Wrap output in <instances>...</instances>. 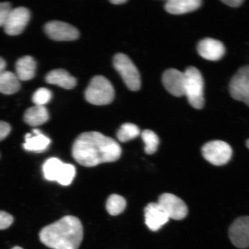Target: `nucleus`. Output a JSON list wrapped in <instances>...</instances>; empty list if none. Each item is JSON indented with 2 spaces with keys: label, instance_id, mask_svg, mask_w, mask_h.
<instances>
[{
  "label": "nucleus",
  "instance_id": "f257e3e1",
  "mask_svg": "<svg viewBox=\"0 0 249 249\" xmlns=\"http://www.w3.org/2000/svg\"><path fill=\"white\" fill-rule=\"evenodd\" d=\"M71 153L78 163L90 167L119 160L121 148L114 139L98 132H89L77 137Z\"/></svg>",
  "mask_w": 249,
  "mask_h": 249
},
{
  "label": "nucleus",
  "instance_id": "f03ea898",
  "mask_svg": "<svg viewBox=\"0 0 249 249\" xmlns=\"http://www.w3.org/2000/svg\"><path fill=\"white\" fill-rule=\"evenodd\" d=\"M39 238L50 248L78 249L83 238L82 224L75 216H64L43 228Z\"/></svg>",
  "mask_w": 249,
  "mask_h": 249
},
{
  "label": "nucleus",
  "instance_id": "7ed1b4c3",
  "mask_svg": "<svg viewBox=\"0 0 249 249\" xmlns=\"http://www.w3.org/2000/svg\"><path fill=\"white\" fill-rule=\"evenodd\" d=\"M185 74V95L189 104L196 109H201L204 105V79L197 68H187Z\"/></svg>",
  "mask_w": 249,
  "mask_h": 249
},
{
  "label": "nucleus",
  "instance_id": "20e7f679",
  "mask_svg": "<svg viewBox=\"0 0 249 249\" xmlns=\"http://www.w3.org/2000/svg\"><path fill=\"white\" fill-rule=\"evenodd\" d=\"M115 96L113 85L102 76L93 77L85 91L86 101L92 105L101 106L111 104Z\"/></svg>",
  "mask_w": 249,
  "mask_h": 249
},
{
  "label": "nucleus",
  "instance_id": "39448f33",
  "mask_svg": "<svg viewBox=\"0 0 249 249\" xmlns=\"http://www.w3.org/2000/svg\"><path fill=\"white\" fill-rule=\"evenodd\" d=\"M113 65L127 88L133 91L140 89L141 87V77L139 71L126 55L123 53L115 55Z\"/></svg>",
  "mask_w": 249,
  "mask_h": 249
},
{
  "label": "nucleus",
  "instance_id": "423d86ee",
  "mask_svg": "<svg viewBox=\"0 0 249 249\" xmlns=\"http://www.w3.org/2000/svg\"><path fill=\"white\" fill-rule=\"evenodd\" d=\"M203 157L215 166H223L231 160L232 150L228 143L214 140L206 143L202 148Z\"/></svg>",
  "mask_w": 249,
  "mask_h": 249
},
{
  "label": "nucleus",
  "instance_id": "0eeeda50",
  "mask_svg": "<svg viewBox=\"0 0 249 249\" xmlns=\"http://www.w3.org/2000/svg\"><path fill=\"white\" fill-rule=\"evenodd\" d=\"M230 93L235 100L244 102L249 107V65L240 68L233 76Z\"/></svg>",
  "mask_w": 249,
  "mask_h": 249
},
{
  "label": "nucleus",
  "instance_id": "6e6552de",
  "mask_svg": "<svg viewBox=\"0 0 249 249\" xmlns=\"http://www.w3.org/2000/svg\"><path fill=\"white\" fill-rule=\"evenodd\" d=\"M30 18L29 9L24 7L12 9L3 26L5 33L11 36L19 35L29 23Z\"/></svg>",
  "mask_w": 249,
  "mask_h": 249
},
{
  "label": "nucleus",
  "instance_id": "1a4fd4ad",
  "mask_svg": "<svg viewBox=\"0 0 249 249\" xmlns=\"http://www.w3.org/2000/svg\"><path fill=\"white\" fill-rule=\"evenodd\" d=\"M44 30L50 38L56 41H71L79 36L76 27L61 21H49L45 25Z\"/></svg>",
  "mask_w": 249,
  "mask_h": 249
},
{
  "label": "nucleus",
  "instance_id": "9d476101",
  "mask_svg": "<svg viewBox=\"0 0 249 249\" xmlns=\"http://www.w3.org/2000/svg\"><path fill=\"white\" fill-rule=\"evenodd\" d=\"M158 203L163 208L170 219L182 220L188 214V208L185 202L173 194L161 195L159 197Z\"/></svg>",
  "mask_w": 249,
  "mask_h": 249
},
{
  "label": "nucleus",
  "instance_id": "9b49d317",
  "mask_svg": "<svg viewBox=\"0 0 249 249\" xmlns=\"http://www.w3.org/2000/svg\"><path fill=\"white\" fill-rule=\"evenodd\" d=\"M229 236L235 247L241 249L249 248V216L238 218L230 227Z\"/></svg>",
  "mask_w": 249,
  "mask_h": 249
},
{
  "label": "nucleus",
  "instance_id": "f8f14e48",
  "mask_svg": "<svg viewBox=\"0 0 249 249\" xmlns=\"http://www.w3.org/2000/svg\"><path fill=\"white\" fill-rule=\"evenodd\" d=\"M162 82L165 89L171 95L180 97L185 95V74L176 69H169L164 71Z\"/></svg>",
  "mask_w": 249,
  "mask_h": 249
},
{
  "label": "nucleus",
  "instance_id": "ddd939ff",
  "mask_svg": "<svg viewBox=\"0 0 249 249\" xmlns=\"http://www.w3.org/2000/svg\"><path fill=\"white\" fill-rule=\"evenodd\" d=\"M144 213L146 225L152 231H158L170 219L158 202L149 203L145 207Z\"/></svg>",
  "mask_w": 249,
  "mask_h": 249
},
{
  "label": "nucleus",
  "instance_id": "4468645a",
  "mask_svg": "<svg viewBox=\"0 0 249 249\" xmlns=\"http://www.w3.org/2000/svg\"><path fill=\"white\" fill-rule=\"evenodd\" d=\"M197 52L205 60L215 61L223 57L226 50L225 46L219 40L205 38L198 43Z\"/></svg>",
  "mask_w": 249,
  "mask_h": 249
},
{
  "label": "nucleus",
  "instance_id": "2eb2a0df",
  "mask_svg": "<svg viewBox=\"0 0 249 249\" xmlns=\"http://www.w3.org/2000/svg\"><path fill=\"white\" fill-rule=\"evenodd\" d=\"M51 142L48 137L39 129H35L33 130V133H27L25 136L23 148L28 151L43 152L48 148Z\"/></svg>",
  "mask_w": 249,
  "mask_h": 249
},
{
  "label": "nucleus",
  "instance_id": "dca6fc26",
  "mask_svg": "<svg viewBox=\"0 0 249 249\" xmlns=\"http://www.w3.org/2000/svg\"><path fill=\"white\" fill-rule=\"evenodd\" d=\"M46 82L51 85H56L62 89H71L77 85L75 77L71 75L67 71L62 69L53 70L45 77Z\"/></svg>",
  "mask_w": 249,
  "mask_h": 249
},
{
  "label": "nucleus",
  "instance_id": "f3484780",
  "mask_svg": "<svg viewBox=\"0 0 249 249\" xmlns=\"http://www.w3.org/2000/svg\"><path fill=\"white\" fill-rule=\"evenodd\" d=\"M201 4V0H169L164 7L169 14L182 15L196 10Z\"/></svg>",
  "mask_w": 249,
  "mask_h": 249
},
{
  "label": "nucleus",
  "instance_id": "a211bd4d",
  "mask_svg": "<svg viewBox=\"0 0 249 249\" xmlns=\"http://www.w3.org/2000/svg\"><path fill=\"white\" fill-rule=\"evenodd\" d=\"M36 62L30 55L18 59L15 64L16 74L21 81L33 79L36 75Z\"/></svg>",
  "mask_w": 249,
  "mask_h": 249
},
{
  "label": "nucleus",
  "instance_id": "6ab92c4d",
  "mask_svg": "<svg viewBox=\"0 0 249 249\" xmlns=\"http://www.w3.org/2000/svg\"><path fill=\"white\" fill-rule=\"evenodd\" d=\"M49 114L43 106H36L27 109L24 114L25 123L31 126L36 127L41 125L48 122Z\"/></svg>",
  "mask_w": 249,
  "mask_h": 249
},
{
  "label": "nucleus",
  "instance_id": "aec40b11",
  "mask_svg": "<svg viewBox=\"0 0 249 249\" xmlns=\"http://www.w3.org/2000/svg\"><path fill=\"white\" fill-rule=\"evenodd\" d=\"M20 80L17 74L9 71H4L0 74V93L12 95L20 89Z\"/></svg>",
  "mask_w": 249,
  "mask_h": 249
},
{
  "label": "nucleus",
  "instance_id": "412c9836",
  "mask_svg": "<svg viewBox=\"0 0 249 249\" xmlns=\"http://www.w3.org/2000/svg\"><path fill=\"white\" fill-rule=\"evenodd\" d=\"M64 164L57 158L49 159L43 166L45 178L50 181L58 182L63 171Z\"/></svg>",
  "mask_w": 249,
  "mask_h": 249
},
{
  "label": "nucleus",
  "instance_id": "4be33fe9",
  "mask_svg": "<svg viewBox=\"0 0 249 249\" xmlns=\"http://www.w3.org/2000/svg\"><path fill=\"white\" fill-rule=\"evenodd\" d=\"M126 202L122 196L112 195L107 199V209L112 216H117L122 213L125 209Z\"/></svg>",
  "mask_w": 249,
  "mask_h": 249
},
{
  "label": "nucleus",
  "instance_id": "5701e85b",
  "mask_svg": "<svg viewBox=\"0 0 249 249\" xmlns=\"http://www.w3.org/2000/svg\"><path fill=\"white\" fill-rule=\"evenodd\" d=\"M140 133L139 127L135 124L125 123L118 130L117 136L119 141L124 142L137 138L140 135Z\"/></svg>",
  "mask_w": 249,
  "mask_h": 249
},
{
  "label": "nucleus",
  "instance_id": "b1692460",
  "mask_svg": "<svg viewBox=\"0 0 249 249\" xmlns=\"http://www.w3.org/2000/svg\"><path fill=\"white\" fill-rule=\"evenodd\" d=\"M142 138L145 143V152L148 155H152L157 151L160 139L157 134L151 130H145L142 134Z\"/></svg>",
  "mask_w": 249,
  "mask_h": 249
},
{
  "label": "nucleus",
  "instance_id": "393cba45",
  "mask_svg": "<svg viewBox=\"0 0 249 249\" xmlns=\"http://www.w3.org/2000/svg\"><path fill=\"white\" fill-rule=\"evenodd\" d=\"M52 92L51 90L46 88H39L34 92L32 100L36 106H44L51 101Z\"/></svg>",
  "mask_w": 249,
  "mask_h": 249
},
{
  "label": "nucleus",
  "instance_id": "a878e982",
  "mask_svg": "<svg viewBox=\"0 0 249 249\" xmlns=\"http://www.w3.org/2000/svg\"><path fill=\"white\" fill-rule=\"evenodd\" d=\"M76 175L75 167L71 164H64L63 171L58 182L64 186L71 184Z\"/></svg>",
  "mask_w": 249,
  "mask_h": 249
},
{
  "label": "nucleus",
  "instance_id": "bb28decb",
  "mask_svg": "<svg viewBox=\"0 0 249 249\" xmlns=\"http://www.w3.org/2000/svg\"><path fill=\"white\" fill-rule=\"evenodd\" d=\"M11 10L12 7L10 3L8 2H0V27L4 26Z\"/></svg>",
  "mask_w": 249,
  "mask_h": 249
},
{
  "label": "nucleus",
  "instance_id": "cd10ccee",
  "mask_svg": "<svg viewBox=\"0 0 249 249\" xmlns=\"http://www.w3.org/2000/svg\"><path fill=\"white\" fill-rule=\"evenodd\" d=\"M14 222V218L11 214L4 211H0V230L8 228Z\"/></svg>",
  "mask_w": 249,
  "mask_h": 249
},
{
  "label": "nucleus",
  "instance_id": "c85d7f7f",
  "mask_svg": "<svg viewBox=\"0 0 249 249\" xmlns=\"http://www.w3.org/2000/svg\"><path fill=\"white\" fill-rule=\"evenodd\" d=\"M11 130L10 124L4 121H0V142L7 138Z\"/></svg>",
  "mask_w": 249,
  "mask_h": 249
},
{
  "label": "nucleus",
  "instance_id": "c756f323",
  "mask_svg": "<svg viewBox=\"0 0 249 249\" xmlns=\"http://www.w3.org/2000/svg\"><path fill=\"white\" fill-rule=\"evenodd\" d=\"M222 2L229 7L237 8L240 7L244 1V0H223Z\"/></svg>",
  "mask_w": 249,
  "mask_h": 249
},
{
  "label": "nucleus",
  "instance_id": "7c9ffc66",
  "mask_svg": "<svg viewBox=\"0 0 249 249\" xmlns=\"http://www.w3.org/2000/svg\"><path fill=\"white\" fill-rule=\"evenodd\" d=\"M7 64L5 61L1 57H0V74L5 71Z\"/></svg>",
  "mask_w": 249,
  "mask_h": 249
},
{
  "label": "nucleus",
  "instance_id": "2f4dec72",
  "mask_svg": "<svg viewBox=\"0 0 249 249\" xmlns=\"http://www.w3.org/2000/svg\"><path fill=\"white\" fill-rule=\"evenodd\" d=\"M127 1V0H111L110 2L115 5H119L124 4Z\"/></svg>",
  "mask_w": 249,
  "mask_h": 249
},
{
  "label": "nucleus",
  "instance_id": "473e14b6",
  "mask_svg": "<svg viewBox=\"0 0 249 249\" xmlns=\"http://www.w3.org/2000/svg\"><path fill=\"white\" fill-rule=\"evenodd\" d=\"M11 249H23V248H21L19 247H15L13 248H12Z\"/></svg>",
  "mask_w": 249,
  "mask_h": 249
},
{
  "label": "nucleus",
  "instance_id": "72a5a7b5",
  "mask_svg": "<svg viewBox=\"0 0 249 249\" xmlns=\"http://www.w3.org/2000/svg\"><path fill=\"white\" fill-rule=\"evenodd\" d=\"M247 147L249 149V139L247 142Z\"/></svg>",
  "mask_w": 249,
  "mask_h": 249
}]
</instances>
